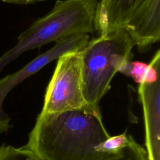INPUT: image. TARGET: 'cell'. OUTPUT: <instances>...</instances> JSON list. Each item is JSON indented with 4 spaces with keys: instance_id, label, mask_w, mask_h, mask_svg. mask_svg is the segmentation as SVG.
Returning a JSON list of instances; mask_svg holds the SVG:
<instances>
[{
    "instance_id": "277c9868",
    "label": "cell",
    "mask_w": 160,
    "mask_h": 160,
    "mask_svg": "<svg viewBox=\"0 0 160 160\" xmlns=\"http://www.w3.org/2000/svg\"><path fill=\"white\" fill-rule=\"evenodd\" d=\"M86 104L82 91L81 50L68 52L58 59L41 112H59Z\"/></svg>"
},
{
    "instance_id": "52a82bcc",
    "label": "cell",
    "mask_w": 160,
    "mask_h": 160,
    "mask_svg": "<svg viewBox=\"0 0 160 160\" xmlns=\"http://www.w3.org/2000/svg\"><path fill=\"white\" fill-rule=\"evenodd\" d=\"M0 160H40L26 148L0 146ZM111 160H148L146 149L131 136L128 145Z\"/></svg>"
},
{
    "instance_id": "8992f818",
    "label": "cell",
    "mask_w": 160,
    "mask_h": 160,
    "mask_svg": "<svg viewBox=\"0 0 160 160\" xmlns=\"http://www.w3.org/2000/svg\"><path fill=\"white\" fill-rule=\"evenodd\" d=\"M150 0H100L96 9L94 27L99 35L126 28L138 9Z\"/></svg>"
},
{
    "instance_id": "7a4b0ae2",
    "label": "cell",
    "mask_w": 160,
    "mask_h": 160,
    "mask_svg": "<svg viewBox=\"0 0 160 160\" xmlns=\"http://www.w3.org/2000/svg\"><path fill=\"white\" fill-rule=\"evenodd\" d=\"M98 3V0H57L50 11L21 32L18 43L0 57V72L27 51L73 35L92 34Z\"/></svg>"
},
{
    "instance_id": "5b68a950",
    "label": "cell",
    "mask_w": 160,
    "mask_h": 160,
    "mask_svg": "<svg viewBox=\"0 0 160 160\" xmlns=\"http://www.w3.org/2000/svg\"><path fill=\"white\" fill-rule=\"evenodd\" d=\"M148 160H160V79L139 84Z\"/></svg>"
},
{
    "instance_id": "9c48e42d",
    "label": "cell",
    "mask_w": 160,
    "mask_h": 160,
    "mask_svg": "<svg viewBox=\"0 0 160 160\" xmlns=\"http://www.w3.org/2000/svg\"><path fill=\"white\" fill-rule=\"evenodd\" d=\"M131 135L124 132L119 135L109 136L98 148L99 151L107 153H117L124 148L129 142Z\"/></svg>"
},
{
    "instance_id": "ba28073f",
    "label": "cell",
    "mask_w": 160,
    "mask_h": 160,
    "mask_svg": "<svg viewBox=\"0 0 160 160\" xmlns=\"http://www.w3.org/2000/svg\"><path fill=\"white\" fill-rule=\"evenodd\" d=\"M159 50L154 55L149 64L139 61H129L119 72L131 78L138 84L154 81L159 78Z\"/></svg>"
},
{
    "instance_id": "3957f363",
    "label": "cell",
    "mask_w": 160,
    "mask_h": 160,
    "mask_svg": "<svg viewBox=\"0 0 160 160\" xmlns=\"http://www.w3.org/2000/svg\"><path fill=\"white\" fill-rule=\"evenodd\" d=\"M134 46L125 29L89 40L81 50L82 91L87 103L99 106L114 75L132 60Z\"/></svg>"
},
{
    "instance_id": "6da1fadb",
    "label": "cell",
    "mask_w": 160,
    "mask_h": 160,
    "mask_svg": "<svg viewBox=\"0 0 160 160\" xmlns=\"http://www.w3.org/2000/svg\"><path fill=\"white\" fill-rule=\"evenodd\" d=\"M110 135L99 106H85L38 115L24 147L40 160H111L119 152L99 151L98 146Z\"/></svg>"
},
{
    "instance_id": "30bf717a",
    "label": "cell",
    "mask_w": 160,
    "mask_h": 160,
    "mask_svg": "<svg viewBox=\"0 0 160 160\" xmlns=\"http://www.w3.org/2000/svg\"><path fill=\"white\" fill-rule=\"evenodd\" d=\"M4 2L9 3V4H19V5H27L31 4H34L42 1H44L46 0H1Z\"/></svg>"
}]
</instances>
